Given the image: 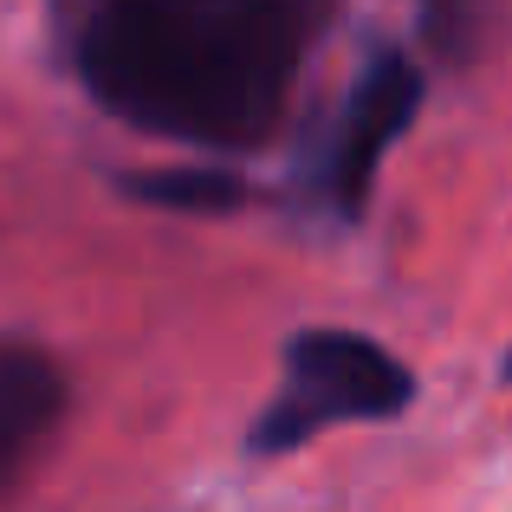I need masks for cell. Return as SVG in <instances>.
I'll use <instances>...</instances> for the list:
<instances>
[{"instance_id": "277c9868", "label": "cell", "mask_w": 512, "mask_h": 512, "mask_svg": "<svg viewBox=\"0 0 512 512\" xmlns=\"http://www.w3.org/2000/svg\"><path fill=\"white\" fill-rule=\"evenodd\" d=\"M65 409V376L26 344H0V480L52 435Z\"/></svg>"}, {"instance_id": "6da1fadb", "label": "cell", "mask_w": 512, "mask_h": 512, "mask_svg": "<svg viewBox=\"0 0 512 512\" xmlns=\"http://www.w3.org/2000/svg\"><path fill=\"white\" fill-rule=\"evenodd\" d=\"M305 0H98L85 78L150 137L247 150L286 111Z\"/></svg>"}, {"instance_id": "7a4b0ae2", "label": "cell", "mask_w": 512, "mask_h": 512, "mask_svg": "<svg viewBox=\"0 0 512 512\" xmlns=\"http://www.w3.org/2000/svg\"><path fill=\"white\" fill-rule=\"evenodd\" d=\"M409 370L389 357L383 344L357 338V331H305L292 344V383L273 402L260 428H253V448L279 454L312 441L331 422H376V415H396L409 402Z\"/></svg>"}, {"instance_id": "3957f363", "label": "cell", "mask_w": 512, "mask_h": 512, "mask_svg": "<svg viewBox=\"0 0 512 512\" xmlns=\"http://www.w3.org/2000/svg\"><path fill=\"white\" fill-rule=\"evenodd\" d=\"M415 104H422L415 65L396 59V52H383V59L363 72L357 98H350V117H344V137H338V201L344 208H363L376 169H383V150L409 130Z\"/></svg>"}, {"instance_id": "5b68a950", "label": "cell", "mask_w": 512, "mask_h": 512, "mask_svg": "<svg viewBox=\"0 0 512 512\" xmlns=\"http://www.w3.org/2000/svg\"><path fill=\"white\" fill-rule=\"evenodd\" d=\"M124 188L156 201V208H182V214H227L240 201V182L221 169H150V175H130Z\"/></svg>"}]
</instances>
